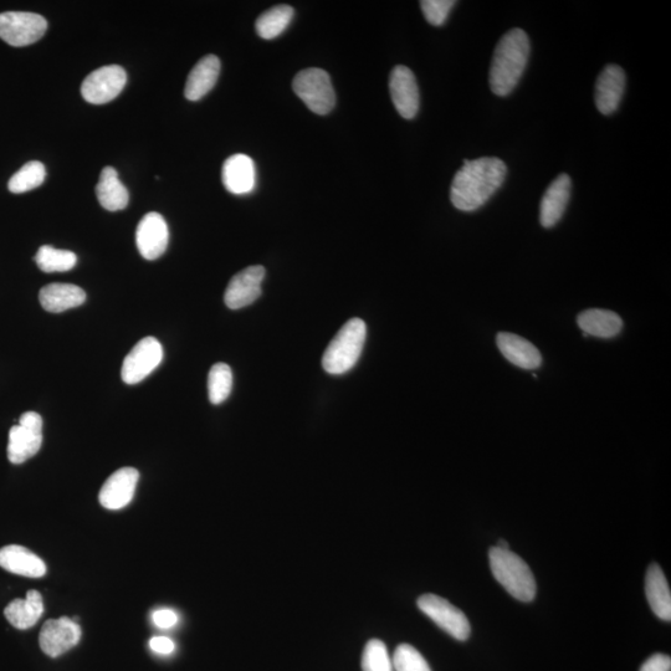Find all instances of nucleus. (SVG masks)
<instances>
[{"instance_id": "nucleus-31", "label": "nucleus", "mask_w": 671, "mask_h": 671, "mask_svg": "<svg viewBox=\"0 0 671 671\" xmlns=\"http://www.w3.org/2000/svg\"><path fill=\"white\" fill-rule=\"evenodd\" d=\"M363 671H393V662L389 657L386 644L378 639L367 643L362 655Z\"/></svg>"}, {"instance_id": "nucleus-34", "label": "nucleus", "mask_w": 671, "mask_h": 671, "mask_svg": "<svg viewBox=\"0 0 671 671\" xmlns=\"http://www.w3.org/2000/svg\"><path fill=\"white\" fill-rule=\"evenodd\" d=\"M671 659L668 655L654 654L642 665L640 671H670Z\"/></svg>"}, {"instance_id": "nucleus-18", "label": "nucleus", "mask_w": 671, "mask_h": 671, "mask_svg": "<svg viewBox=\"0 0 671 671\" xmlns=\"http://www.w3.org/2000/svg\"><path fill=\"white\" fill-rule=\"evenodd\" d=\"M222 179L228 192L243 196L254 191L256 182L255 165L247 155H233L224 162Z\"/></svg>"}, {"instance_id": "nucleus-19", "label": "nucleus", "mask_w": 671, "mask_h": 671, "mask_svg": "<svg viewBox=\"0 0 671 671\" xmlns=\"http://www.w3.org/2000/svg\"><path fill=\"white\" fill-rule=\"evenodd\" d=\"M496 343H498L500 352L512 365L522 370H536L541 366L540 351L524 337L509 334V332H500L496 337Z\"/></svg>"}, {"instance_id": "nucleus-37", "label": "nucleus", "mask_w": 671, "mask_h": 671, "mask_svg": "<svg viewBox=\"0 0 671 671\" xmlns=\"http://www.w3.org/2000/svg\"><path fill=\"white\" fill-rule=\"evenodd\" d=\"M496 547L501 548V550H510L509 544H507V542L504 541V540H501L499 542L498 546H496Z\"/></svg>"}, {"instance_id": "nucleus-22", "label": "nucleus", "mask_w": 671, "mask_h": 671, "mask_svg": "<svg viewBox=\"0 0 671 671\" xmlns=\"http://www.w3.org/2000/svg\"><path fill=\"white\" fill-rule=\"evenodd\" d=\"M219 73L220 60L217 56H204L189 74L184 95L189 101L201 100L217 84Z\"/></svg>"}, {"instance_id": "nucleus-9", "label": "nucleus", "mask_w": 671, "mask_h": 671, "mask_svg": "<svg viewBox=\"0 0 671 671\" xmlns=\"http://www.w3.org/2000/svg\"><path fill=\"white\" fill-rule=\"evenodd\" d=\"M163 348L155 337L143 338L128 353L122 365L121 377L126 384H137L143 381L161 365Z\"/></svg>"}, {"instance_id": "nucleus-8", "label": "nucleus", "mask_w": 671, "mask_h": 671, "mask_svg": "<svg viewBox=\"0 0 671 671\" xmlns=\"http://www.w3.org/2000/svg\"><path fill=\"white\" fill-rule=\"evenodd\" d=\"M418 608L432 619L444 632L458 640H466L470 635V623L465 614L452 603L435 594H423L418 599Z\"/></svg>"}, {"instance_id": "nucleus-36", "label": "nucleus", "mask_w": 671, "mask_h": 671, "mask_svg": "<svg viewBox=\"0 0 671 671\" xmlns=\"http://www.w3.org/2000/svg\"><path fill=\"white\" fill-rule=\"evenodd\" d=\"M150 647L153 652L162 655H169L176 650V644L167 637H155L150 640Z\"/></svg>"}, {"instance_id": "nucleus-1", "label": "nucleus", "mask_w": 671, "mask_h": 671, "mask_svg": "<svg viewBox=\"0 0 671 671\" xmlns=\"http://www.w3.org/2000/svg\"><path fill=\"white\" fill-rule=\"evenodd\" d=\"M507 174L504 161L496 157H483L475 161H464V166L455 174L450 199L453 206L462 212H475L503 186Z\"/></svg>"}, {"instance_id": "nucleus-17", "label": "nucleus", "mask_w": 671, "mask_h": 671, "mask_svg": "<svg viewBox=\"0 0 671 671\" xmlns=\"http://www.w3.org/2000/svg\"><path fill=\"white\" fill-rule=\"evenodd\" d=\"M572 182L566 173L560 174L547 188L540 206V223L544 228H552L560 222L571 197Z\"/></svg>"}, {"instance_id": "nucleus-7", "label": "nucleus", "mask_w": 671, "mask_h": 671, "mask_svg": "<svg viewBox=\"0 0 671 671\" xmlns=\"http://www.w3.org/2000/svg\"><path fill=\"white\" fill-rule=\"evenodd\" d=\"M46 29L48 22L39 14L27 12L0 14V39L15 48L37 43L44 37Z\"/></svg>"}, {"instance_id": "nucleus-32", "label": "nucleus", "mask_w": 671, "mask_h": 671, "mask_svg": "<svg viewBox=\"0 0 671 671\" xmlns=\"http://www.w3.org/2000/svg\"><path fill=\"white\" fill-rule=\"evenodd\" d=\"M393 669L396 671H432L427 660L412 645L401 644L393 655Z\"/></svg>"}, {"instance_id": "nucleus-4", "label": "nucleus", "mask_w": 671, "mask_h": 671, "mask_svg": "<svg viewBox=\"0 0 671 671\" xmlns=\"http://www.w3.org/2000/svg\"><path fill=\"white\" fill-rule=\"evenodd\" d=\"M367 327L361 319H352L342 326L326 348L322 367L330 375H343L355 367L362 355Z\"/></svg>"}, {"instance_id": "nucleus-35", "label": "nucleus", "mask_w": 671, "mask_h": 671, "mask_svg": "<svg viewBox=\"0 0 671 671\" xmlns=\"http://www.w3.org/2000/svg\"><path fill=\"white\" fill-rule=\"evenodd\" d=\"M153 623L156 624L158 628L168 629L176 626L178 622V616L176 612H173L172 609H160L153 613Z\"/></svg>"}, {"instance_id": "nucleus-5", "label": "nucleus", "mask_w": 671, "mask_h": 671, "mask_svg": "<svg viewBox=\"0 0 671 671\" xmlns=\"http://www.w3.org/2000/svg\"><path fill=\"white\" fill-rule=\"evenodd\" d=\"M294 91L305 105L317 115L330 114L334 109L336 96L330 75L325 70L307 69L295 76Z\"/></svg>"}, {"instance_id": "nucleus-27", "label": "nucleus", "mask_w": 671, "mask_h": 671, "mask_svg": "<svg viewBox=\"0 0 671 671\" xmlns=\"http://www.w3.org/2000/svg\"><path fill=\"white\" fill-rule=\"evenodd\" d=\"M294 18V9L290 5H276L256 20L255 29L259 37L271 40L279 37L289 27Z\"/></svg>"}, {"instance_id": "nucleus-21", "label": "nucleus", "mask_w": 671, "mask_h": 671, "mask_svg": "<svg viewBox=\"0 0 671 671\" xmlns=\"http://www.w3.org/2000/svg\"><path fill=\"white\" fill-rule=\"evenodd\" d=\"M40 304L51 314H60L66 310L79 307L86 301V293L73 284H49L40 290Z\"/></svg>"}, {"instance_id": "nucleus-33", "label": "nucleus", "mask_w": 671, "mask_h": 671, "mask_svg": "<svg viewBox=\"0 0 671 671\" xmlns=\"http://www.w3.org/2000/svg\"><path fill=\"white\" fill-rule=\"evenodd\" d=\"M455 4L457 3L454 0H423V2H420V7H422L427 22L435 25V27H440L447 22L450 10L453 9Z\"/></svg>"}, {"instance_id": "nucleus-28", "label": "nucleus", "mask_w": 671, "mask_h": 671, "mask_svg": "<svg viewBox=\"0 0 671 671\" xmlns=\"http://www.w3.org/2000/svg\"><path fill=\"white\" fill-rule=\"evenodd\" d=\"M35 263L44 273H65L75 268L78 256L70 250H61L44 245L35 255Z\"/></svg>"}, {"instance_id": "nucleus-24", "label": "nucleus", "mask_w": 671, "mask_h": 671, "mask_svg": "<svg viewBox=\"0 0 671 671\" xmlns=\"http://www.w3.org/2000/svg\"><path fill=\"white\" fill-rule=\"evenodd\" d=\"M645 593L655 616L671 621V593L662 568L653 563L645 577Z\"/></svg>"}, {"instance_id": "nucleus-12", "label": "nucleus", "mask_w": 671, "mask_h": 671, "mask_svg": "<svg viewBox=\"0 0 671 671\" xmlns=\"http://www.w3.org/2000/svg\"><path fill=\"white\" fill-rule=\"evenodd\" d=\"M264 278L265 269L260 265L249 266L234 275L225 290V305L230 310H239L252 305L261 295V284Z\"/></svg>"}, {"instance_id": "nucleus-11", "label": "nucleus", "mask_w": 671, "mask_h": 671, "mask_svg": "<svg viewBox=\"0 0 671 671\" xmlns=\"http://www.w3.org/2000/svg\"><path fill=\"white\" fill-rule=\"evenodd\" d=\"M81 639V628L68 617L50 619L42 628L39 644L50 658H58L76 647Z\"/></svg>"}, {"instance_id": "nucleus-29", "label": "nucleus", "mask_w": 671, "mask_h": 671, "mask_svg": "<svg viewBox=\"0 0 671 671\" xmlns=\"http://www.w3.org/2000/svg\"><path fill=\"white\" fill-rule=\"evenodd\" d=\"M46 177V169L42 162H28L13 174L8 183L9 191L14 194L33 191V189L42 186Z\"/></svg>"}, {"instance_id": "nucleus-13", "label": "nucleus", "mask_w": 671, "mask_h": 671, "mask_svg": "<svg viewBox=\"0 0 671 671\" xmlns=\"http://www.w3.org/2000/svg\"><path fill=\"white\" fill-rule=\"evenodd\" d=\"M168 240V225L160 213L151 212L141 219L136 230V244L143 258H160L167 250Z\"/></svg>"}, {"instance_id": "nucleus-23", "label": "nucleus", "mask_w": 671, "mask_h": 671, "mask_svg": "<svg viewBox=\"0 0 671 671\" xmlns=\"http://www.w3.org/2000/svg\"><path fill=\"white\" fill-rule=\"evenodd\" d=\"M44 613L42 594L29 591L25 599H14L4 609V616L14 628L25 630L35 626Z\"/></svg>"}, {"instance_id": "nucleus-2", "label": "nucleus", "mask_w": 671, "mask_h": 671, "mask_svg": "<svg viewBox=\"0 0 671 671\" xmlns=\"http://www.w3.org/2000/svg\"><path fill=\"white\" fill-rule=\"evenodd\" d=\"M530 39L522 29H512L501 38L491 61L489 83L495 95L507 96L524 75L530 56Z\"/></svg>"}, {"instance_id": "nucleus-6", "label": "nucleus", "mask_w": 671, "mask_h": 671, "mask_svg": "<svg viewBox=\"0 0 671 671\" xmlns=\"http://www.w3.org/2000/svg\"><path fill=\"white\" fill-rule=\"evenodd\" d=\"M43 444V418L35 412L24 413L9 432L8 459L23 464L39 453Z\"/></svg>"}, {"instance_id": "nucleus-26", "label": "nucleus", "mask_w": 671, "mask_h": 671, "mask_svg": "<svg viewBox=\"0 0 671 671\" xmlns=\"http://www.w3.org/2000/svg\"><path fill=\"white\" fill-rule=\"evenodd\" d=\"M578 326L585 332L599 338H612L623 329V321L616 312L601 309L583 311L577 319Z\"/></svg>"}, {"instance_id": "nucleus-30", "label": "nucleus", "mask_w": 671, "mask_h": 671, "mask_svg": "<svg viewBox=\"0 0 671 671\" xmlns=\"http://www.w3.org/2000/svg\"><path fill=\"white\" fill-rule=\"evenodd\" d=\"M233 388V372L225 363H215L208 376L209 401L220 404L227 401Z\"/></svg>"}, {"instance_id": "nucleus-20", "label": "nucleus", "mask_w": 671, "mask_h": 671, "mask_svg": "<svg viewBox=\"0 0 671 671\" xmlns=\"http://www.w3.org/2000/svg\"><path fill=\"white\" fill-rule=\"evenodd\" d=\"M0 567L14 575L29 578L43 577L48 571L42 558L19 545L5 546L0 550Z\"/></svg>"}, {"instance_id": "nucleus-16", "label": "nucleus", "mask_w": 671, "mask_h": 671, "mask_svg": "<svg viewBox=\"0 0 671 671\" xmlns=\"http://www.w3.org/2000/svg\"><path fill=\"white\" fill-rule=\"evenodd\" d=\"M626 90V73L618 65H607L599 74L596 83V105L603 115H612L618 110Z\"/></svg>"}, {"instance_id": "nucleus-3", "label": "nucleus", "mask_w": 671, "mask_h": 671, "mask_svg": "<svg viewBox=\"0 0 671 671\" xmlns=\"http://www.w3.org/2000/svg\"><path fill=\"white\" fill-rule=\"evenodd\" d=\"M491 572L512 597L521 602L534 601L536 581L534 573L520 556L510 550L493 547L489 553Z\"/></svg>"}, {"instance_id": "nucleus-10", "label": "nucleus", "mask_w": 671, "mask_h": 671, "mask_svg": "<svg viewBox=\"0 0 671 671\" xmlns=\"http://www.w3.org/2000/svg\"><path fill=\"white\" fill-rule=\"evenodd\" d=\"M126 83V71L121 66H104L87 76L81 86V95L92 105H104L116 99Z\"/></svg>"}, {"instance_id": "nucleus-14", "label": "nucleus", "mask_w": 671, "mask_h": 671, "mask_svg": "<svg viewBox=\"0 0 671 671\" xmlns=\"http://www.w3.org/2000/svg\"><path fill=\"white\" fill-rule=\"evenodd\" d=\"M389 91L398 114L403 119H414L419 111V89L412 70L403 65L396 66L389 78Z\"/></svg>"}, {"instance_id": "nucleus-15", "label": "nucleus", "mask_w": 671, "mask_h": 671, "mask_svg": "<svg viewBox=\"0 0 671 671\" xmlns=\"http://www.w3.org/2000/svg\"><path fill=\"white\" fill-rule=\"evenodd\" d=\"M140 473L135 468H122L115 471L105 481L100 491V504L107 510H121L131 503L135 496Z\"/></svg>"}, {"instance_id": "nucleus-25", "label": "nucleus", "mask_w": 671, "mask_h": 671, "mask_svg": "<svg viewBox=\"0 0 671 671\" xmlns=\"http://www.w3.org/2000/svg\"><path fill=\"white\" fill-rule=\"evenodd\" d=\"M96 196L102 208L109 212H119L125 209L128 204L127 188L122 184L114 167L102 169L100 181L96 186Z\"/></svg>"}]
</instances>
